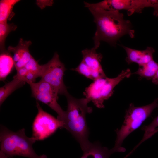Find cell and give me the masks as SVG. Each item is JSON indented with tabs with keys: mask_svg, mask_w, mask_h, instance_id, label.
<instances>
[{
	"mask_svg": "<svg viewBox=\"0 0 158 158\" xmlns=\"http://www.w3.org/2000/svg\"><path fill=\"white\" fill-rule=\"evenodd\" d=\"M84 4L93 15L96 24V30L93 37L94 47L96 49L102 41L115 46L125 35L134 37L135 31L131 22L125 19L123 15L119 11L104 10L85 1Z\"/></svg>",
	"mask_w": 158,
	"mask_h": 158,
	"instance_id": "obj_1",
	"label": "cell"
},
{
	"mask_svg": "<svg viewBox=\"0 0 158 158\" xmlns=\"http://www.w3.org/2000/svg\"><path fill=\"white\" fill-rule=\"evenodd\" d=\"M67 102L66 117L63 122L65 128L73 136L80 145L83 151L91 144L88 139L89 131L86 115L92 112L85 98H75L68 92L65 95Z\"/></svg>",
	"mask_w": 158,
	"mask_h": 158,
	"instance_id": "obj_2",
	"label": "cell"
},
{
	"mask_svg": "<svg viewBox=\"0 0 158 158\" xmlns=\"http://www.w3.org/2000/svg\"><path fill=\"white\" fill-rule=\"evenodd\" d=\"M37 140L33 137H29L24 128L14 132L1 126L0 133V152L7 158L16 156L28 158H48L45 154L39 155L33 148Z\"/></svg>",
	"mask_w": 158,
	"mask_h": 158,
	"instance_id": "obj_3",
	"label": "cell"
},
{
	"mask_svg": "<svg viewBox=\"0 0 158 158\" xmlns=\"http://www.w3.org/2000/svg\"><path fill=\"white\" fill-rule=\"evenodd\" d=\"M158 107V98L151 104L143 106L135 107L131 103L126 110L123 123L120 129L115 131L116 138L112 149L115 152H124L126 149L121 146L125 139L138 128L150 116L154 110Z\"/></svg>",
	"mask_w": 158,
	"mask_h": 158,
	"instance_id": "obj_4",
	"label": "cell"
},
{
	"mask_svg": "<svg viewBox=\"0 0 158 158\" xmlns=\"http://www.w3.org/2000/svg\"><path fill=\"white\" fill-rule=\"evenodd\" d=\"M132 74L129 69L123 70L117 77L109 78L106 76L93 81L86 87L83 92L85 98L89 103L92 102L97 107H104V101L113 95L114 89L121 81L129 78Z\"/></svg>",
	"mask_w": 158,
	"mask_h": 158,
	"instance_id": "obj_5",
	"label": "cell"
},
{
	"mask_svg": "<svg viewBox=\"0 0 158 158\" xmlns=\"http://www.w3.org/2000/svg\"><path fill=\"white\" fill-rule=\"evenodd\" d=\"M28 84L30 86L32 97L55 111L58 115L57 118L63 123L66 117V111L58 103L59 93L57 90L41 80L36 83L30 82Z\"/></svg>",
	"mask_w": 158,
	"mask_h": 158,
	"instance_id": "obj_6",
	"label": "cell"
},
{
	"mask_svg": "<svg viewBox=\"0 0 158 158\" xmlns=\"http://www.w3.org/2000/svg\"><path fill=\"white\" fill-rule=\"evenodd\" d=\"M96 50L93 47L83 50L82 61L77 67L72 70L93 81L106 77L101 64L102 55L97 53Z\"/></svg>",
	"mask_w": 158,
	"mask_h": 158,
	"instance_id": "obj_7",
	"label": "cell"
},
{
	"mask_svg": "<svg viewBox=\"0 0 158 158\" xmlns=\"http://www.w3.org/2000/svg\"><path fill=\"white\" fill-rule=\"evenodd\" d=\"M95 5L106 10H126L129 16L140 13L144 8L151 7L154 9V15L158 17V0H105Z\"/></svg>",
	"mask_w": 158,
	"mask_h": 158,
	"instance_id": "obj_8",
	"label": "cell"
},
{
	"mask_svg": "<svg viewBox=\"0 0 158 158\" xmlns=\"http://www.w3.org/2000/svg\"><path fill=\"white\" fill-rule=\"evenodd\" d=\"M42 66L41 80L56 89L59 94L65 95L68 92L63 82L66 69L64 64L60 60L58 54L55 53L52 58Z\"/></svg>",
	"mask_w": 158,
	"mask_h": 158,
	"instance_id": "obj_9",
	"label": "cell"
},
{
	"mask_svg": "<svg viewBox=\"0 0 158 158\" xmlns=\"http://www.w3.org/2000/svg\"><path fill=\"white\" fill-rule=\"evenodd\" d=\"M36 107L38 113L33 123L32 137L37 140H42L52 135L58 128H63V123L44 111L37 102Z\"/></svg>",
	"mask_w": 158,
	"mask_h": 158,
	"instance_id": "obj_10",
	"label": "cell"
},
{
	"mask_svg": "<svg viewBox=\"0 0 158 158\" xmlns=\"http://www.w3.org/2000/svg\"><path fill=\"white\" fill-rule=\"evenodd\" d=\"M31 44L30 41L24 40L20 38L17 46H9L8 48L7 51L13 54L12 56L16 71L24 67L32 57L29 49Z\"/></svg>",
	"mask_w": 158,
	"mask_h": 158,
	"instance_id": "obj_11",
	"label": "cell"
},
{
	"mask_svg": "<svg viewBox=\"0 0 158 158\" xmlns=\"http://www.w3.org/2000/svg\"><path fill=\"white\" fill-rule=\"evenodd\" d=\"M122 47L126 52V60L128 64L135 63L140 66L153 59V54L155 50L153 47H148L144 50H139L123 45Z\"/></svg>",
	"mask_w": 158,
	"mask_h": 158,
	"instance_id": "obj_12",
	"label": "cell"
},
{
	"mask_svg": "<svg viewBox=\"0 0 158 158\" xmlns=\"http://www.w3.org/2000/svg\"><path fill=\"white\" fill-rule=\"evenodd\" d=\"M83 152V155L80 158H109L115 153L112 149L109 150L106 147H102L98 142L92 143Z\"/></svg>",
	"mask_w": 158,
	"mask_h": 158,
	"instance_id": "obj_13",
	"label": "cell"
},
{
	"mask_svg": "<svg viewBox=\"0 0 158 158\" xmlns=\"http://www.w3.org/2000/svg\"><path fill=\"white\" fill-rule=\"evenodd\" d=\"M14 63L11 54L7 50L1 52L0 55V79L4 81L11 73Z\"/></svg>",
	"mask_w": 158,
	"mask_h": 158,
	"instance_id": "obj_14",
	"label": "cell"
},
{
	"mask_svg": "<svg viewBox=\"0 0 158 158\" xmlns=\"http://www.w3.org/2000/svg\"><path fill=\"white\" fill-rule=\"evenodd\" d=\"M25 82L14 76L13 79L0 88V104L14 91L24 85Z\"/></svg>",
	"mask_w": 158,
	"mask_h": 158,
	"instance_id": "obj_15",
	"label": "cell"
},
{
	"mask_svg": "<svg viewBox=\"0 0 158 158\" xmlns=\"http://www.w3.org/2000/svg\"><path fill=\"white\" fill-rule=\"evenodd\" d=\"M158 70V63L152 60L142 66L133 74L139 75L140 79L145 78L149 80L152 79Z\"/></svg>",
	"mask_w": 158,
	"mask_h": 158,
	"instance_id": "obj_16",
	"label": "cell"
},
{
	"mask_svg": "<svg viewBox=\"0 0 158 158\" xmlns=\"http://www.w3.org/2000/svg\"><path fill=\"white\" fill-rule=\"evenodd\" d=\"M19 0H1L0 1V23L7 22L13 16L14 5Z\"/></svg>",
	"mask_w": 158,
	"mask_h": 158,
	"instance_id": "obj_17",
	"label": "cell"
},
{
	"mask_svg": "<svg viewBox=\"0 0 158 158\" xmlns=\"http://www.w3.org/2000/svg\"><path fill=\"white\" fill-rule=\"evenodd\" d=\"M17 26L13 23L7 22L0 23V48L1 52L6 51L5 42L9 33L16 30Z\"/></svg>",
	"mask_w": 158,
	"mask_h": 158,
	"instance_id": "obj_18",
	"label": "cell"
},
{
	"mask_svg": "<svg viewBox=\"0 0 158 158\" xmlns=\"http://www.w3.org/2000/svg\"><path fill=\"white\" fill-rule=\"evenodd\" d=\"M141 129L145 133L140 143L150 138L158 132V116L150 124L143 126Z\"/></svg>",
	"mask_w": 158,
	"mask_h": 158,
	"instance_id": "obj_19",
	"label": "cell"
},
{
	"mask_svg": "<svg viewBox=\"0 0 158 158\" xmlns=\"http://www.w3.org/2000/svg\"><path fill=\"white\" fill-rule=\"evenodd\" d=\"M24 67L29 71L33 73L38 77H41L42 66L39 64L32 56Z\"/></svg>",
	"mask_w": 158,
	"mask_h": 158,
	"instance_id": "obj_20",
	"label": "cell"
},
{
	"mask_svg": "<svg viewBox=\"0 0 158 158\" xmlns=\"http://www.w3.org/2000/svg\"><path fill=\"white\" fill-rule=\"evenodd\" d=\"M54 3L53 0H37L36 4L41 9H43L46 6H51Z\"/></svg>",
	"mask_w": 158,
	"mask_h": 158,
	"instance_id": "obj_21",
	"label": "cell"
},
{
	"mask_svg": "<svg viewBox=\"0 0 158 158\" xmlns=\"http://www.w3.org/2000/svg\"><path fill=\"white\" fill-rule=\"evenodd\" d=\"M152 80V82L153 83L158 85V70L156 74Z\"/></svg>",
	"mask_w": 158,
	"mask_h": 158,
	"instance_id": "obj_22",
	"label": "cell"
}]
</instances>
